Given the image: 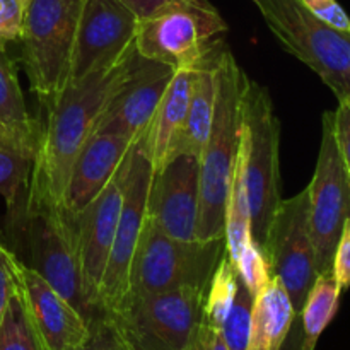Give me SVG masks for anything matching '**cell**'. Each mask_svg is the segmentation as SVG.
Returning a JSON list of instances; mask_svg holds the SVG:
<instances>
[{
    "mask_svg": "<svg viewBox=\"0 0 350 350\" xmlns=\"http://www.w3.org/2000/svg\"><path fill=\"white\" fill-rule=\"evenodd\" d=\"M135 53L111 70L96 72L82 81H70L60 94L46 103V123L38 137L24 207L62 208L72 164L94 132L99 115L129 70Z\"/></svg>",
    "mask_w": 350,
    "mask_h": 350,
    "instance_id": "cell-1",
    "label": "cell"
},
{
    "mask_svg": "<svg viewBox=\"0 0 350 350\" xmlns=\"http://www.w3.org/2000/svg\"><path fill=\"white\" fill-rule=\"evenodd\" d=\"M250 79L232 57L221 48L217 60V98L211 133L200 157V205L197 239L224 238V211L234 176L241 144L243 96Z\"/></svg>",
    "mask_w": 350,
    "mask_h": 350,
    "instance_id": "cell-2",
    "label": "cell"
},
{
    "mask_svg": "<svg viewBox=\"0 0 350 350\" xmlns=\"http://www.w3.org/2000/svg\"><path fill=\"white\" fill-rule=\"evenodd\" d=\"M279 150L280 122L270 92L258 82L248 81L243 96L239 156L252 215V238L262 252L273 215L282 204Z\"/></svg>",
    "mask_w": 350,
    "mask_h": 350,
    "instance_id": "cell-3",
    "label": "cell"
},
{
    "mask_svg": "<svg viewBox=\"0 0 350 350\" xmlns=\"http://www.w3.org/2000/svg\"><path fill=\"white\" fill-rule=\"evenodd\" d=\"M27 265L79 311L91 330L108 323L85 289L72 219L60 207L21 208L19 221Z\"/></svg>",
    "mask_w": 350,
    "mask_h": 350,
    "instance_id": "cell-4",
    "label": "cell"
},
{
    "mask_svg": "<svg viewBox=\"0 0 350 350\" xmlns=\"http://www.w3.org/2000/svg\"><path fill=\"white\" fill-rule=\"evenodd\" d=\"M226 253V239L181 241L161 231L149 217L130 265L129 294L167 293L174 289H204Z\"/></svg>",
    "mask_w": 350,
    "mask_h": 350,
    "instance_id": "cell-5",
    "label": "cell"
},
{
    "mask_svg": "<svg viewBox=\"0 0 350 350\" xmlns=\"http://www.w3.org/2000/svg\"><path fill=\"white\" fill-rule=\"evenodd\" d=\"M287 53L317 72L337 99L350 98V33L314 17L299 0H250Z\"/></svg>",
    "mask_w": 350,
    "mask_h": 350,
    "instance_id": "cell-6",
    "label": "cell"
},
{
    "mask_svg": "<svg viewBox=\"0 0 350 350\" xmlns=\"http://www.w3.org/2000/svg\"><path fill=\"white\" fill-rule=\"evenodd\" d=\"M85 0H27L21 60L41 101L60 94L70 79L72 55Z\"/></svg>",
    "mask_w": 350,
    "mask_h": 350,
    "instance_id": "cell-7",
    "label": "cell"
},
{
    "mask_svg": "<svg viewBox=\"0 0 350 350\" xmlns=\"http://www.w3.org/2000/svg\"><path fill=\"white\" fill-rule=\"evenodd\" d=\"M226 31L228 24L207 0H167L139 19L135 50L174 70L193 68Z\"/></svg>",
    "mask_w": 350,
    "mask_h": 350,
    "instance_id": "cell-8",
    "label": "cell"
},
{
    "mask_svg": "<svg viewBox=\"0 0 350 350\" xmlns=\"http://www.w3.org/2000/svg\"><path fill=\"white\" fill-rule=\"evenodd\" d=\"M205 294L185 287L126 296L108 323L130 350H188L204 318Z\"/></svg>",
    "mask_w": 350,
    "mask_h": 350,
    "instance_id": "cell-9",
    "label": "cell"
},
{
    "mask_svg": "<svg viewBox=\"0 0 350 350\" xmlns=\"http://www.w3.org/2000/svg\"><path fill=\"white\" fill-rule=\"evenodd\" d=\"M308 191L317 270L330 272L342 228L350 217V176L335 137L334 111L323 113L320 152Z\"/></svg>",
    "mask_w": 350,
    "mask_h": 350,
    "instance_id": "cell-10",
    "label": "cell"
},
{
    "mask_svg": "<svg viewBox=\"0 0 350 350\" xmlns=\"http://www.w3.org/2000/svg\"><path fill=\"white\" fill-rule=\"evenodd\" d=\"M263 255L269 263L270 277H277L282 282L294 311L299 314L318 277L308 187L279 205L269 228Z\"/></svg>",
    "mask_w": 350,
    "mask_h": 350,
    "instance_id": "cell-11",
    "label": "cell"
},
{
    "mask_svg": "<svg viewBox=\"0 0 350 350\" xmlns=\"http://www.w3.org/2000/svg\"><path fill=\"white\" fill-rule=\"evenodd\" d=\"M150 181H152V166L139 137L129 154L122 212L99 287V301L108 320L122 306L129 294L130 265L147 217Z\"/></svg>",
    "mask_w": 350,
    "mask_h": 350,
    "instance_id": "cell-12",
    "label": "cell"
},
{
    "mask_svg": "<svg viewBox=\"0 0 350 350\" xmlns=\"http://www.w3.org/2000/svg\"><path fill=\"white\" fill-rule=\"evenodd\" d=\"M140 17L123 0H85L79 19L70 81L111 70L135 53Z\"/></svg>",
    "mask_w": 350,
    "mask_h": 350,
    "instance_id": "cell-13",
    "label": "cell"
},
{
    "mask_svg": "<svg viewBox=\"0 0 350 350\" xmlns=\"http://www.w3.org/2000/svg\"><path fill=\"white\" fill-rule=\"evenodd\" d=\"M129 154L118 171L106 183V187L84 208H81L75 215H70L85 289L92 303L103 313L105 310L99 301V287H101L103 273L108 263L116 226L120 221V212H122Z\"/></svg>",
    "mask_w": 350,
    "mask_h": 350,
    "instance_id": "cell-14",
    "label": "cell"
},
{
    "mask_svg": "<svg viewBox=\"0 0 350 350\" xmlns=\"http://www.w3.org/2000/svg\"><path fill=\"white\" fill-rule=\"evenodd\" d=\"M174 68L135 53L96 123V133H113L137 140L149 126Z\"/></svg>",
    "mask_w": 350,
    "mask_h": 350,
    "instance_id": "cell-15",
    "label": "cell"
},
{
    "mask_svg": "<svg viewBox=\"0 0 350 350\" xmlns=\"http://www.w3.org/2000/svg\"><path fill=\"white\" fill-rule=\"evenodd\" d=\"M200 205V161L190 152L174 154L152 171L147 217L171 238L197 241Z\"/></svg>",
    "mask_w": 350,
    "mask_h": 350,
    "instance_id": "cell-16",
    "label": "cell"
},
{
    "mask_svg": "<svg viewBox=\"0 0 350 350\" xmlns=\"http://www.w3.org/2000/svg\"><path fill=\"white\" fill-rule=\"evenodd\" d=\"M19 280L31 317L48 349L75 350L91 338V328L79 311L21 260Z\"/></svg>",
    "mask_w": 350,
    "mask_h": 350,
    "instance_id": "cell-17",
    "label": "cell"
},
{
    "mask_svg": "<svg viewBox=\"0 0 350 350\" xmlns=\"http://www.w3.org/2000/svg\"><path fill=\"white\" fill-rule=\"evenodd\" d=\"M135 140L113 133H96L82 146L70 167L62 208L75 215L84 208L122 166Z\"/></svg>",
    "mask_w": 350,
    "mask_h": 350,
    "instance_id": "cell-18",
    "label": "cell"
},
{
    "mask_svg": "<svg viewBox=\"0 0 350 350\" xmlns=\"http://www.w3.org/2000/svg\"><path fill=\"white\" fill-rule=\"evenodd\" d=\"M193 68H180L174 72L149 126L140 135V142L149 157L152 171L161 170L176 152L178 140L187 118Z\"/></svg>",
    "mask_w": 350,
    "mask_h": 350,
    "instance_id": "cell-19",
    "label": "cell"
},
{
    "mask_svg": "<svg viewBox=\"0 0 350 350\" xmlns=\"http://www.w3.org/2000/svg\"><path fill=\"white\" fill-rule=\"evenodd\" d=\"M221 48V43L212 48L193 68L187 118L174 154L190 152L200 157L202 149L207 142L217 98V60Z\"/></svg>",
    "mask_w": 350,
    "mask_h": 350,
    "instance_id": "cell-20",
    "label": "cell"
},
{
    "mask_svg": "<svg viewBox=\"0 0 350 350\" xmlns=\"http://www.w3.org/2000/svg\"><path fill=\"white\" fill-rule=\"evenodd\" d=\"M286 287L277 277L255 297L246 350H280L296 318Z\"/></svg>",
    "mask_w": 350,
    "mask_h": 350,
    "instance_id": "cell-21",
    "label": "cell"
},
{
    "mask_svg": "<svg viewBox=\"0 0 350 350\" xmlns=\"http://www.w3.org/2000/svg\"><path fill=\"white\" fill-rule=\"evenodd\" d=\"M0 130L36 154L38 126L27 113L14 62L7 46H0Z\"/></svg>",
    "mask_w": 350,
    "mask_h": 350,
    "instance_id": "cell-22",
    "label": "cell"
},
{
    "mask_svg": "<svg viewBox=\"0 0 350 350\" xmlns=\"http://www.w3.org/2000/svg\"><path fill=\"white\" fill-rule=\"evenodd\" d=\"M340 294L342 289L332 270L318 273L299 313L304 334L303 350L317 349L318 338L337 314Z\"/></svg>",
    "mask_w": 350,
    "mask_h": 350,
    "instance_id": "cell-23",
    "label": "cell"
},
{
    "mask_svg": "<svg viewBox=\"0 0 350 350\" xmlns=\"http://www.w3.org/2000/svg\"><path fill=\"white\" fill-rule=\"evenodd\" d=\"M34 152L7 137L0 135V197L5 200L9 215H16L19 198L27 187L33 170Z\"/></svg>",
    "mask_w": 350,
    "mask_h": 350,
    "instance_id": "cell-24",
    "label": "cell"
},
{
    "mask_svg": "<svg viewBox=\"0 0 350 350\" xmlns=\"http://www.w3.org/2000/svg\"><path fill=\"white\" fill-rule=\"evenodd\" d=\"M252 236V215H250L248 193H246L245 176H243L241 156L238 154L234 176L224 211V239L226 252L236 265L246 239Z\"/></svg>",
    "mask_w": 350,
    "mask_h": 350,
    "instance_id": "cell-25",
    "label": "cell"
},
{
    "mask_svg": "<svg viewBox=\"0 0 350 350\" xmlns=\"http://www.w3.org/2000/svg\"><path fill=\"white\" fill-rule=\"evenodd\" d=\"M0 350H50L31 317L21 280L0 323Z\"/></svg>",
    "mask_w": 350,
    "mask_h": 350,
    "instance_id": "cell-26",
    "label": "cell"
},
{
    "mask_svg": "<svg viewBox=\"0 0 350 350\" xmlns=\"http://www.w3.org/2000/svg\"><path fill=\"white\" fill-rule=\"evenodd\" d=\"M238 280V267L232 263L228 252H226L219 262L217 269H215L214 275H212L211 282H208L204 303V321L222 330L226 317H228L232 301H234Z\"/></svg>",
    "mask_w": 350,
    "mask_h": 350,
    "instance_id": "cell-27",
    "label": "cell"
},
{
    "mask_svg": "<svg viewBox=\"0 0 350 350\" xmlns=\"http://www.w3.org/2000/svg\"><path fill=\"white\" fill-rule=\"evenodd\" d=\"M255 297L250 294L248 287L239 277L234 301L222 325V337L229 350H246L250 338V325H252V310Z\"/></svg>",
    "mask_w": 350,
    "mask_h": 350,
    "instance_id": "cell-28",
    "label": "cell"
},
{
    "mask_svg": "<svg viewBox=\"0 0 350 350\" xmlns=\"http://www.w3.org/2000/svg\"><path fill=\"white\" fill-rule=\"evenodd\" d=\"M236 267H238L239 277H241V280L248 287L250 294L253 297L258 296L269 286L270 279H272L265 255L258 248V245L253 241L252 236L246 239L245 246L241 250V255H239L238 262H236Z\"/></svg>",
    "mask_w": 350,
    "mask_h": 350,
    "instance_id": "cell-29",
    "label": "cell"
},
{
    "mask_svg": "<svg viewBox=\"0 0 350 350\" xmlns=\"http://www.w3.org/2000/svg\"><path fill=\"white\" fill-rule=\"evenodd\" d=\"M27 0H0V46L21 40Z\"/></svg>",
    "mask_w": 350,
    "mask_h": 350,
    "instance_id": "cell-30",
    "label": "cell"
},
{
    "mask_svg": "<svg viewBox=\"0 0 350 350\" xmlns=\"http://www.w3.org/2000/svg\"><path fill=\"white\" fill-rule=\"evenodd\" d=\"M19 282V258L0 245V323Z\"/></svg>",
    "mask_w": 350,
    "mask_h": 350,
    "instance_id": "cell-31",
    "label": "cell"
},
{
    "mask_svg": "<svg viewBox=\"0 0 350 350\" xmlns=\"http://www.w3.org/2000/svg\"><path fill=\"white\" fill-rule=\"evenodd\" d=\"M314 17L330 24L335 29L350 33V17L337 0H299Z\"/></svg>",
    "mask_w": 350,
    "mask_h": 350,
    "instance_id": "cell-32",
    "label": "cell"
},
{
    "mask_svg": "<svg viewBox=\"0 0 350 350\" xmlns=\"http://www.w3.org/2000/svg\"><path fill=\"white\" fill-rule=\"evenodd\" d=\"M332 272L342 291L350 289V217L344 222L342 234L335 248Z\"/></svg>",
    "mask_w": 350,
    "mask_h": 350,
    "instance_id": "cell-33",
    "label": "cell"
},
{
    "mask_svg": "<svg viewBox=\"0 0 350 350\" xmlns=\"http://www.w3.org/2000/svg\"><path fill=\"white\" fill-rule=\"evenodd\" d=\"M334 120L338 149L350 176V98L338 101V108L334 111Z\"/></svg>",
    "mask_w": 350,
    "mask_h": 350,
    "instance_id": "cell-34",
    "label": "cell"
},
{
    "mask_svg": "<svg viewBox=\"0 0 350 350\" xmlns=\"http://www.w3.org/2000/svg\"><path fill=\"white\" fill-rule=\"evenodd\" d=\"M188 350H229L226 345L224 337H222V330L217 327H212L207 321H204L198 327L197 335H195L193 342H191Z\"/></svg>",
    "mask_w": 350,
    "mask_h": 350,
    "instance_id": "cell-35",
    "label": "cell"
},
{
    "mask_svg": "<svg viewBox=\"0 0 350 350\" xmlns=\"http://www.w3.org/2000/svg\"><path fill=\"white\" fill-rule=\"evenodd\" d=\"M75 350H120V340L109 323H103L91 330V338Z\"/></svg>",
    "mask_w": 350,
    "mask_h": 350,
    "instance_id": "cell-36",
    "label": "cell"
},
{
    "mask_svg": "<svg viewBox=\"0 0 350 350\" xmlns=\"http://www.w3.org/2000/svg\"><path fill=\"white\" fill-rule=\"evenodd\" d=\"M303 323H301V317L297 314L293 321V327H291L289 334H287L286 340H284L280 350H303Z\"/></svg>",
    "mask_w": 350,
    "mask_h": 350,
    "instance_id": "cell-37",
    "label": "cell"
},
{
    "mask_svg": "<svg viewBox=\"0 0 350 350\" xmlns=\"http://www.w3.org/2000/svg\"><path fill=\"white\" fill-rule=\"evenodd\" d=\"M133 12L139 17L147 16V14L152 12L154 9H157L159 5H163L167 0H123Z\"/></svg>",
    "mask_w": 350,
    "mask_h": 350,
    "instance_id": "cell-38",
    "label": "cell"
},
{
    "mask_svg": "<svg viewBox=\"0 0 350 350\" xmlns=\"http://www.w3.org/2000/svg\"><path fill=\"white\" fill-rule=\"evenodd\" d=\"M116 337H118V335H116ZM118 340H120V338H118ZM120 350H130L129 347H126V345L125 344H123V342L122 340H120Z\"/></svg>",
    "mask_w": 350,
    "mask_h": 350,
    "instance_id": "cell-39",
    "label": "cell"
},
{
    "mask_svg": "<svg viewBox=\"0 0 350 350\" xmlns=\"http://www.w3.org/2000/svg\"><path fill=\"white\" fill-rule=\"evenodd\" d=\"M2 133H3V132H2V130H0V135H2Z\"/></svg>",
    "mask_w": 350,
    "mask_h": 350,
    "instance_id": "cell-40",
    "label": "cell"
}]
</instances>
